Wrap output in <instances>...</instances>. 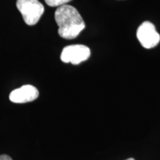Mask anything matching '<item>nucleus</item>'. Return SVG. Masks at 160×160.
<instances>
[{
    "instance_id": "39448f33",
    "label": "nucleus",
    "mask_w": 160,
    "mask_h": 160,
    "mask_svg": "<svg viewBox=\"0 0 160 160\" xmlns=\"http://www.w3.org/2000/svg\"><path fill=\"white\" fill-rule=\"evenodd\" d=\"M39 94L37 88L31 85H26L13 90L10 93L9 99L12 102L26 103L34 101L39 97Z\"/></svg>"
},
{
    "instance_id": "20e7f679",
    "label": "nucleus",
    "mask_w": 160,
    "mask_h": 160,
    "mask_svg": "<svg viewBox=\"0 0 160 160\" xmlns=\"http://www.w3.org/2000/svg\"><path fill=\"white\" fill-rule=\"evenodd\" d=\"M137 37L145 48H153L159 44L160 36L153 24L148 21L144 22L139 25L137 31Z\"/></svg>"
},
{
    "instance_id": "6e6552de",
    "label": "nucleus",
    "mask_w": 160,
    "mask_h": 160,
    "mask_svg": "<svg viewBox=\"0 0 160 160\" xmlns=\"http://www.w3.org/2000/svg\"><path fill=\"white\" fill-rule=\"evenodd\" d=\"M126 160H135V159H133V158H129V159H126Z\"/></svg>"
},
{
    "instance_id": "0eeeda50",
    "label": "nucleus",
    "mask_w": 160,
    "mask_h": 160,
    "mask_svg": "<svg viewBox=\"0 0 160 160\" xmlns=\"http://www.w3.org/2000/svg\"><path fill=\"white\" fill-rule=\"evenodd\" d=\"M0 160H12V159L8 155H1L0 156Z\"/></svg>"
},
{
    "instance_id": "f03ea898",
    "label": "nucleus",
    "mask_w": 160,
    "mask_h": 160,
    "mask_svg": "<svg viewBox=\"0 0 160 160\" xmlns=\"http://www.w3.org/2000/svg\"><path fill=\"white\" fill-rule=\"evenodd\" d=\"M17 7L28 25H35L42 16L45 8L38 0H17Z\"/></svg>"
},
{
    "instance_id": "f257e3e1",
    "label": "nucleus",
    "mask_w": 160,
    "mask_h": 160,
    "mask_svg": "<svg viewBox=\"0 0 160 160\" xmlns=\"http://www.w3.org/2000/svg\"><path fill=\"white\" fill-rule=\"evenodd\" d=\"M55 20L59 26L58 33L65 39H75L85 28V22L79 11L71 5L58 7L55 11Z\"/></svg>"
},
{
    "instance_id": "423d86ee",
    "label": "nucleus",
    "mask_w": 160,
    "mask_h": 160,
    "mask_svg": "<svg viewBox=\"0 0 160 160\" xmlns=\"http://www.w3.org/2000/svg\"><path fill=\"white\" fill-rule=\"evenodd\" d=\"M48 5L51 7H60L65 5L66 3L69 2L71 0H45Z\"/></svg>"
},
{
    "instance_id": "7ed1b4c3",
    "label": "nucleus",
    "mask_w": 160,
    "mask_h": 160,
    "mask_svg": "<svg viewBox=\"0 0 160 160\" xmlns=\"http://www.w3.org/2000/svg\"><path fill=\"white\" fill-rule=\"evenodd\" d=\"M91 56V51L84 45H71L66 46L61 53L62 61L65 63H71L79 65L87 60Z\"/></svg>"
}]
</instances>
